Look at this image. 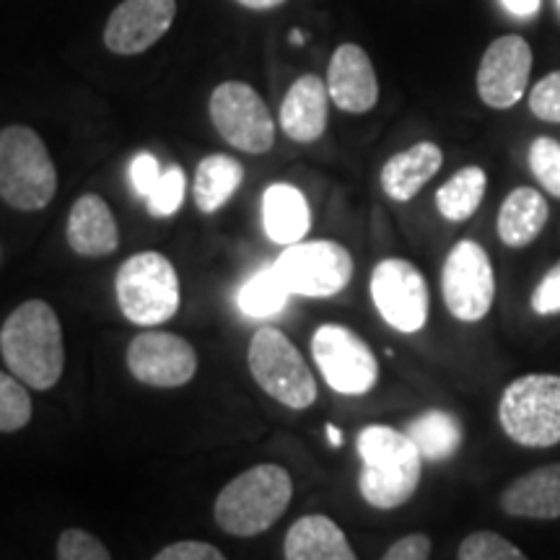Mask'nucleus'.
Returning <instances> with one entry per match:
<instances>
[{"mask_svg": "<svg viewBox=\"0 0 560 560\" xmlns=\"http://www.w3.org/2000/svg\"><path fill=\"white\" fill-rule=\"evenodd\" d=\"M161 174H164V170H161L159 159L153 156V153H138V156L130 161L132 190H136V195H140L143 200L149 198V195L153 192V187L159 185Z\"/></svg>", "mask_w": 560, "mask_h": 560, "instance_id": "nucleus-35", "label": "nucleus"}, {"mask_svg": "<svg viewBox=\"0 0 560 560\" xmlns=\"http://www.w3.org/2000/svg\"><path fill=\"white\" fill-rule=\"evenodd\" d=\"M550 219L548 200L535 187H516L506 195L499 210V236L506 247H529L542 234Z\"/></svg>", "mask_w": 560, "mask_h": 560, "instance_id": "nucleus-23", "label": "nucleus"}, {"mask_svg": "<svg viewBox=\"0 0 560 560\" xmlns=\"http://www.w3.org/2000/svg\"><path fill=\"white\" fill-rule=\"evenodd\" d=\"M529 172L545 192L560 200V143L556 138L540 136L532 140Z\"/></svg>", "mask_w": 560, "mask_h": 560, "instance_id": "nucleus-29", "label": "nucleus"}, {"mask_svg": "<svg viewBox=\"0 0 560 560\" xmlns=\"http://www.w3.org/2000/svg\"><path fill=\"white\" fill-rule=\"evenodd\" d=\"M262 226L268 240L280 247L304 242L312 229V210L304 192L285 182L270 185L262 195Z\"/></svg>", "mask_w": 560, "mask_h": 560, "instance_id": "nucleus-22", "label": "nucleus"}, {"mask_svg": "<svg viewBox=\"0 0 560 560\" xmlns=\"http://www.w3.org/2000/svg\"><path fill=\"white\" fill-rule=\"evenodd\" d=\"M210 120L229 145L244 153H265L276 143V122L268 104L249 83L226 81L210 94Z\"/></svg>", "mask_w": 560, "mask_h": 560, "instance_id": "nucleus-12", "label": "nucleus"}, {"mask_svg": "<svg viewBox=\"0 0 560 560\" xmlns=\"http://www.w3.org/2000/svg\"><path fill=\"white\" fill-rule=\"evenodd\" d=\"M185 190L187 179L182 166H166L159 185L153 187V192L145 198L149 213L153 219H170V215H174L182 208V202H185Z\"/></svg>", "mask_w": 560, "mask_h": 560, "instance_id": "nucleus-31", "label": "nucleus"}, {"mask_svg": "<svg viewBox=\"0 0 560 560\" xmlns=\"http://www.w3.org/2000/svg\"><path fill=\"white\" fill-rule=\"evenodd\" d=\"M501 3L506 5V11L514 13V16L529 19V16H535L537 11H540L542 0H501Z\"/></svg>", "mask_w": 560, "mask_h": 560, "instance_id": "nucleus-38", "label": "nucleus"}, {"mask_svg": "<svg viewBox=\"0 0 560 560\" xmlns=\"http://www.w3.org/2000/svg\"><path fill=\"white\" fill-rule=\"evenodd\" d=\"M0 355L19 382L39 392L52 389L66 369L58 312L42 299L16 306L0 327Z\"/></svg>", "mask_w": 560, "mask_h": 560, "instance_id": "nucleus-1", "label": "nucleus"}, {"mask_svg": "<svg viewBox=\"0 0 560 560\" xmlns=\"http://www.w3.org/2000/svg\"><path fill=\"white\" fill-rule=\"evenodd\" d=\"M499 503L509 516L520 520H560V462L511 480Z\"/></svg>", "mask_w": 560, "mask_h": 560, "instance_id": "nucleus-19", "label": "nucleus"}, {"mask_svg": "<svg viewBox=\"0 0 560 560\" xmlns=\"http://www.w3.org/2000/svg\"><path fill=\"white\" fill-rule=\"evenodd\" d=\"M558 3H560V0H558Z\"/></svg>", "mask_w": 560, "mask_h": 560, "instance_id": "nucleus-42", "label": "nucleus"}, {"mask_svg": "<svg viewBox=\"0 0 560 560\" xmlns=\"http://www.w3.org/2000/svg\"><path fill=\"white\" fill-rule=\"evenodd\" d=\"M177 0H122L104 26V45L115 55H140L170 32Z\"/></svg>", "mask_w": 560, "mask_h": 560, "instance_id": "nucleus-15", "label": "nucleus"}, {"mask_svg": "<svg viewBox=\"0 0 560 560\" xmlns=\"http://www.w3.org/2000/svg\"><path fill=\"white\" fill-rule=\"evenodd\" d=\"M306 42V32H301V30H293L291 32V45H296V47H301Z\"/></svg>", "mask_w": 560, "mask_h": 560, "instance_id": "nucleus-41", "label": "nucleus"}, {"mask_svg": "<svg viewBox=\"0 0 560 560\" xmlns=\"http://www.w3.org/2000/svg\"><path fill=\"white\" fill-rule=\"evenodd\" d=\"M405 433L416 444L423 462H431V465H441V462L457 457L462 441H465V429H462L459 418L439 408L425 410L408 420Z\"/></svg>", "mask_w": 560, "mask_h": 560, "instance_id": "nucleus-24", "label": "nucleus"}, {"mask_svg": "<svg viewBox=\"0 0 560 560\" xmlns=\"http://www.w3.org/2000/svg\"><path fill=\"white\" fill-rule=\"evenodd\" d=\"M359 490L369 506L392 511L408 503L420 486L423 457L405 431L371 423L359 431Z\"/></svg>", "mask_w": 560, "mask_h": 560, "instance_id": "nucleus-2", "label": "nucleus"}, {"mask_svg": "<svg viewBox=\"0 0 560 560\" xmlns=\"http://www.w3.org/2000/svg\"><path fill=\"white\" fill-rule=\"evenodd\" d=\"M272 268L291 296L304 299H332L353 280V257L330 240L291 244Z\"/></svg>", "mask_w": 560, "mask_h": 560, "instance_id": "nucleus-8", "label": "nucleus"}, {"mask_svg": "<svg viewBox=\"0 0 560 560\" xmlns=\"http://www.w3.org/2000/svg\"><path fill=\"white\" fill-rule=\"evenodd\" d=\"M236 3L252 11H270V9H278V5H283L285 0H236Z\"/></svg>", "mask_w": 560, "mask_h": 560, "instance_id": "nucleus-39", "label": "nucleus"}, {"mask_svg": "<svg viewBox=\"0 0 560 560\" xmlns=\"http://www.w3.org/2000/svg\"><path fill=\"white\" fill-rule=\"evenodd\" d=\"M58 192V170L45 140L26 125L0 130V198L16 210H42Z\"/></svg>", "mask_w": 560, "mask_h": 560, "instance_id": "nucleus-4", "label": "nucleus"}, {"mask_svg": "<svg viewBox=\"0 0 560 560\" xmlns=\"http://www.w3.org/2000/svg\"><path fill=\"white\" fill-rule=\"evenodd\" d=\"M247 363L252 380L265 395L291 410H306L317 402V382L299 348L276 327H260L249 342Z\"/></svg>", "mask_w": 560, "mask_h": 560, "instance_id": "nucleus-7", "label": "nucleus"}, {"mask_svg": "<svg viewBox=\"0 0 560 560\" xmlns=\"http://www.w3.org/2000/svg\"><path fill=\"white\" fill-rule=\"evenodd\" d=\"M441 296L459 322H482L493 310L495 272L482 244L462 240L454 244L441 268Z\"/></svg>", "mask_w": 560, "mask_h": 560, "instance_id": "nucleus-9", "label": "nucleus"}, {"mask_svg": "<svg viewBox=\"0 0 560 560\" xmlns=\"http://www.w3.org/2000/svg\"><path fill=\"white\" fill-rule=\"evenodd\" d=\"M529 112L537 120L560 125V70H552L529 89Z\"/></svg>", "mask_w": 560, "mask_h": 560, "instance_id": "nucleus-33", "label": "nucleus"}, {"mask_svg": "<svg viewBox=\"0 0 560 560\" xmlns=\"http://www.w3.org/2000/svg\"><path fill=\"white\" fill-rule=\"evenodd\" d=\"M293 482L285 467L257 465L236 475L213 503L215 524L231 537H257L285 514Z\"/></svg>", "mask_w": 560, "mask_h": 560, "instance_id": "nucleus-3", "label": "nucleus"}, {"mask_svg": "<svg viewBox=\"0 0 560 560\" xmlns=\"http://www.w3.org/2000/svg\"><path fill=\"white\" fill-rule=\"evenodd\" d=\"M128 369L132 380L149 387H185L198 371V353L179 335L159 330L140 332L128 346Z\"/></svg>", "mask_w": 560, "mask_h": 560, "instance_id": "nucleus-13", "label": "nucleus"}, {"mask_svg": "<svg viewBox=\"0 0 560 560\" xmlns=\"http://www.w3.org/2000/svg\"><path fill=\"white\" fill-rule=\"evenodd\" d=\"M58 560H112L107 545L86 529L70 527L58 540Z\"/></svg>", "mask_w": 560, "mask_h": 560, "instance_id": "nucleus-32", "label": "nucleus"}, {"mask_svg": "<svg viewBox=\"0 0 560 560\" xmlns=\"http://www.w3.org/2000/svg\"><path fill=\"white\" fill-rule=\"evenodd\" d=\"M312 359L338 395H369L380 382V361L366 340L342 325H322L312 338Z\"/></svg>", "mask_w": 560, "mask_h": 560, "instance_id": "nucleus-10", "label": "nucleus"}, {"mask_svg": "<svg viewBox=\"0 0 560 560\" xmlns=\"http://www.w3.org/2000/svg\"><path fill=\"white\" fill-rule=\"evenodd\" d=\"M327 91L335 107L350 115H363L376 107L380 81H376L374 62L363 47L346 42L332 52L327 68Z\"/></svg>", "mask_w": 560, "mask_h": 560, "instance_id": "nucleus-16", "label": "nucleus"}, {"mask_svg": "<svg viewBox=\"0 0 560 560\" xmlns=\"http://www.w3.org/2000/svg\"><path fill=\"white\" fill-rule=\"evenodd\" d=\"M457 560H529L514 542L499 532L480 529L467 535L457 550Z\"/></svg>", "mask_w": 560, "mask_h": 560, "instance_id": "nucleus-30", "label": "nucleus"}, {"mask_svg": "<svg viewBox=\"0 0 560 560\" xmlns=\"http://www.w3.org/2000/svg\"><path fill=\"white\" fill-rule=\"evenodd\" d=\"M532 312L537 317H558L560 314V260L540 278L529 299Z\"/></svg>", "mask_w": 560, "mask_h": 560, "instance_id": "nucleus-34", "label": "nucleus"}, {"mask_svg": "<svg viewBox=\"0 0 560 560\" xmlns=\"http://www.w3.org/2000/svg\"><path fill=\"white\" fill-rule=\"evenodd\" d=\"M325 433H327V439H330V444L335 446V450H338V446H342V431L338 429V425L327 423L325 425Z\"/></svg>", "mask_w": 560, "mask_h": 560, "instance_id": "nucleus-40", "label": "nucleus"}, {"mask_svg": "<svg viewBox=\"0 0 560 560\" xmlns=\"http://www.w3.org/2000/svg\"><path fill=\"white\" fill-rule=\"evenodd\" d=\"M289 289H285L283 280L278 278L276 268L268 265V268L252 272V276L244 280L240 296H236V304H240V310L247 314L249 319H270L289 306Z\"/></svg>", "mask_w": 560, "mask_h": 560, "instance_id": "nucleus-27", "label": "nucleus"}, {"mask_svg": "<svg viewBox=\"0 0 560 560\" xmlns=\"http://www.w3.org/2000/svg\"><path fill=\"white\" fill-rule=\"evenodd\" d=\"M285 560H359L346 532L325 514L301 516L283 542Z\"/></svg>", "mask_w": 560, "mask_h": 560, "instance_id": "nucleus-21", "label": "nucleus"}, {"mask_svg": "<svg viewBox=\"0 0 560 560\" xmlns=\"http://www.w3.org/2000/svg\"><path fill=\"white\" fill-rule=\"evenodd\" d=\"M32 397L13 374L0 371V433H16L32 420Z\"/></svg>", "mask_w": 560, "mask_h": 560, "instance_id": "nucleus-28", "label": "nucleus"}, {"mask_svg": "<svg viewBox=\"0 0 560 560\" xmlns=\"http://www.w3.org/2000/svg\"><path fill=\"white\" fill-rule=\"evenodd\" d=\"M244 179V170L236 159L226 153H213L198 164L195 172V202L202 213H215L234 198Z\"/></svg>", "mask_w": 560, "mask_h": 560, "instance_id": "nucleus-25", "label": "nucleus"}, {"mask_svg": "<svg viewBox=\"0 0 560 560\" xmlns=\"http://www.w3.org/2000/svg\"><path fill=\"white\" fill-rule=\"evenodd\" d=\"M532 47L520 34L493 39L478 68V94L490 109H511L527 94Z\"/></svg>", "mask_w": 560, "mask_h": 560, "instance_id": "nucleus-14", "label": "nucleus"}, {"mask_svg": "<svg viewBox=\"0 0 560 560\" xmlns=\"http://www.w3.org/2000/svg\"><path fill=\"white\" fill-rule=\"evenodd\" d=\"M68 247L81 257H107L120 247V229L104 198L89 192L73 202L68 215Z\"/></svg>", "mask_w": 560, "mask_h": 560, "instance_id": "nucleus-18", "label": "nucleus"}, {"mask_svg": "<svg viewBox=\"0 0 560 560\" xmlns=\"http://www.w3.org/2000/svg\"><path fill=\"white\" fill-rule=\"evenodd\" d=\"M151 560H226V556L210 542L182 540L166 545V548L159 550Z\"/></svg>", "mask_w": 560, "mask_h": 560, "instance_id": "nucleus-36", "label": "nucleus"}, {"mask_svg": "<svg viewBox=\"0 0 560 560\" xmlns=\"http://www.w3.org/2000/svg\"><path fill=\"white\" fill-rule=\"evenodd\" d=\"M499 423L520 446L548 450L560 444V376H516L499 400Z\"/></svg>", "mask_w": 560, "mask_h": 560, "instance_id": "nucleus-6", "label": "nucleus"}, {"mask_svg": "<svg viewBox=\"0 0 560 560\" xmlns=\"http://www.w3.org/2000/svg\"><path fill=\"white\" fill-rule=\"evenodd\" d=\"M115 296L122 317L132 325H164L179 312V276L170 257L161 252H138L117 270Z\"/></svg>", "mask_w": 560, "mask_h": 560, "instance_id": "nucleus-5", "label": "nucleus"}, {"mask_svg": "<svg viewBox=\"0 0 560 560\" xmlns=\"http://www.w3.org/2000/svg\"><path fill=\"white\" fill-rule=\"evenodd\" d=\"M431 537L423 532H412V535L400 537L397 542H392L382 560H429L431 558Z\"/></svg>", "mask_w": 560, "mask_h": 560, "instance_id": "nucleus-37", "label": "nucleus"}, {"mask_svg": "<svg viewBox=\"0 0 560 560\" xmlns=\"http://www.w3.org/2000/svg\"><path fill=\"white\" fill-rule=\"evenodd\" d=\"M330 102V91L319 75H301L293 81L289 94L283 96V104H280V128L296 143H314L325 136Z\"/></svg>", "mask_w": 560, "mask_h": 560, "instance_id": "nucleus-17", "label": "nucleus"}, {"mask_svg": "<svg viewBox=\"0 0 560 560\" xmlns=\"http://www.w3.org/2000/svg\"><path fill=\"white\" fill-rule=\"evenodd\" d=\"M441 164H444V153L436 143L423 140V143L410 145L382 166V190L389 200L408 202L436 177Z\"/></svg>", "mask_w": 560, "mask_h": 560, "instance_id": "nucleus-20", "label": "nucleus"}, {"mask_svg": "<svg viewBox=\"0 0 560 560\" xmlns=\"http://www.w3.org/2000/svg\"><path fill=\"white\" fill-rule=\"evenodd\" d=\"M371 301L392 330L416 335L425 327L431 312L429 285L423 272L400 257H387L371 270Z\"/></svg>", "mask_w": 560, "mask_h": 560, "instance_id": "nucleus-11", "label": "nucleus"}, {"mask_svg": "<svg viewBox=\"0 0 560 560\" xmlns=\"http://www.w3.org/2000/svg\"><path fill=\"white\" fill-rule=\"evenodd\" d=\"M488 190V174L480 166H465L454 177H450L436 192V208L446 221L462 223L472 219L480 208Z\"/></svg>", "mask_w": 560, "mask_h": 560, "instance_id": "nucleus-26", "label": "nucleus"}]
</instances>
